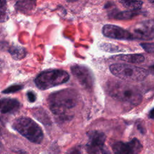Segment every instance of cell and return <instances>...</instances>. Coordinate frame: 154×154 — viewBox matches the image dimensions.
<instances>
[{"instance_id": "6da1fadb", "label": "cell", "mask_w": 154, "mask_h": 154, "mask_svg": "<svg viewBox=\"0 0 154 154\" xmlns=\"http://www.w3.org/2000/svg\"><path fill=\"white\" fill-rule=\"evenodd\" d=\"M106 89L111 97L120 102L138 105L142 100V95L137 88L122 81H109L106 83Z\"/></svg>"}, {"instance_id": "ac0fdd59", "label": "cell", "mask_w": 154, "mask_h": 154, "mask_svg": "<svg viewBox=\"0 0 154 154\" xmlns=\"http://www.w3.org/2000/svg\"><path fill=\"white\" fill-rule=\"evenodd\" d=\"M8 19L7 14L4 7H0V22H4Z\"/></svg>"}, {"instance_id": "3957f363", "label": "cell", "mask_w": 154, "mask_h": 154, "mask_svg": "<svg viewBox=\"0 0 154 154\" xmlns=\"http://www.w3.org/2000/svg\"><path fill=\"white\" fill-rule=\"evenodd\" d=\"M111 72L119 78L129 82H140L147 76L148 71L131 64L116 63L109 66Z\"/></svg>"}, {"instance_id": "7402d4cb", "label": "cell", "mask_w": 154, "mask_h": 154, "mask_svg": "<svg viewBox=\"0 0 154 154\" xmlns=\"http://www.w3.org/2000/svg\"><path fill=\"white\" fill-rule=\"evenodd\" d=\"M101 152H102V154H111V153L109 152V150H108L107 149L105 148L104 147L101 150Z\"/></svg>"}, {"instance_id": "484cf974", "label": "cell", "mask_w": 154, "mask_h": 154, "mask_svg": "<svg viewBox=\"0 0 154 154\" xmlns=\"http://www.w3.org/2000/svg\"><path fill=\"white\" fill-rule=\"evenodd\" d=\"M2 64H3V63H2L1 62V61L0 60V67H2Z\"/></svg>"}, {"instance_id": "52a82bcc", "label": "cell", "mask_w": 154, "mask_h": 154, "mask_svg": "<svg viewBox=\"0 0 154 154\" xmlns=\"http://www.w3.org/2000/svg\"><path fill=\"white\" fill-rule=\"evenodd\" d=\"M112 149L115 154H139L142 145L138 139L134 138L128 143L116 142L112 145Z\"/></svg>"}, {"instance_id": "8fae6325", "label": "cell", "mask_w": 154, "mask_h": 154, "mask_svg": "<svg viewBox=\"0 0 154 154\" xmlns=\"http://www.w3.org/2000/svg\"><path fill=\"white\" fill-rule=\"evenodd\" d=\"M19 102L13 99H0V112L2 113L13 112L19 108Z\"/></svg>"}, {"instance_id": "44dd1931", "label": "cell", "mask_w": 154, "mask_h": 154, "mask_svg": "<svg viewBox=\"0 0 154 154\" xmlns=\"http://www.w3.org/2000/svg\"><path fill=\"white\" fill-rule=\"evenodd\" d=\"M27 96H28V100L31 102H34L36 99V96H35V94L32 91H28L27 93Z\"/></svg>"}, {"instance_id": "ffe728a7", "label": "cell", "mask_w": 154, "mask_h": 154, "mask_svg": "<svg viewBox=\"0 0 154 154\" xmlns=\"http://www.w3.org/2000/svg\"><path fill=\"white\" fill-rule=\"evenodd\" d=\"M80 152V149L79 147H73L70 149L66 154H79Z\"/></svg>"}, {"instance_id": "5b68a950", "label": "cell", "mask_w": 154, "mask_h": 154, "mask_svg": "<svg viewBox=\"0 0 154 154\" xmlns=\"http://www.w3.org/2000/svg\"><path fill=\"white\" fill-rule=\"evenodd\" d=\"M69 79V73L63 70H51L40 73L35 84L40 90H46L66 83Z\"/></svg>"}, {"instance_id": "7c38bea8", "label": "cell", "mask_w": 154, "mask_h": 154, "mask_svg": "<svg viewBox=\"0 0 154 154\" xmlns=\"http://www.w3.org/2000/svg\"><path fill=\"white\" fill-rule=\"evenodd\" d=\"M116 57V59L131 63H140L144 61V57L141 54H126V55H120Z\"/></svg>"}, {"instance_id": "30bf717a", "label": "cell", "mask_w": 154, "mask_h": 154, "mask_svg": "<svg viewBox=\"0 0 154 154\" xmlns=\"http://www.w3.org/2000/svg\"><path fill=\"white\" fill-rule=\"evenodd\" d=\"M103 34L109 38L118 40H133L132 35L129 31L120 26L107 24L103 26Z\"/></svg>"}, {"instance_id": "4316f807", "label": "cell", "mask_w": 154, "mask_h": 154, "mask_svg": "<svg viewBox=\"0 0 154 154\" xmlns=\"http://www.w3.org/2000/svg\"><path fill=\"white\" fill-rule=\"evenodd\" d=\"M1 128H0V134H1Z\"/></svg>"}, {"instance_id": "7a4b0ae2", "label": "cell", "mask_w": 154, "mask_h": 154, "mask_svg": "<svg viewBox=\"0 0 154 154\" xmlns=\"http://www.w3.org/2000/svg\"><path fill=\"white\" fill-rule=\"evenodd\" d=\"M79 94L72 89H66L54 93L49 97V105L52 112L63 115L74 108L79 102Z\"/></svg>"}, {"instance_id": "603a6c76", "label": "cell", "mask_w": 154, "mask_h": 154, "mask_svg": "<svg viewBox=\"0 0 154 154\" xmlns=\"http://www.w3.org/2000/svg\"><path fill=\"white\" fill-rule=\"evenodd\" d=\"M149 117L150 119L154 120V108H152V109L150 110V111L149 112Z\"/></svg>"}, {"instance_id": "ba28073f", "label": "cell", "mask_w": 154, "mask_h": 154, "mask_svg": "<svg viewBox=\"0 0 154 154\" xmlns=\"http://www.w3.org/2000/svg\"><path fill=\"white\" fill-rule=\"evenodd\" d=\"M89 143L87 145V150L90 154H99L104 146L105 135L99 131H93L89 133Z\"/></svg>"}, {"instance_id": "d4e9b609", "label": "cell", "mask_w": 154, "mask_h": 154, "mask_svg": "<svg viewBox=\"0 0 154 154\" xmlns=\"http://www.w3.org/2000/svg\"><path fill=\"white\" fill-rule=\"evenodd\" d=\"M150 69H152L153 70V71L154 72V65H153V66H152L150 67Z\"/></svg>"}, {"instance_id": "2e32d148", "label": "cell", "mask_w": 154, "mask_h": 154, "mask_svg": "<svg viewBox=\"0 0 154 154\" xmlns=\"http://www.w3.org/2000/svg\"><path fill=\"white\" fill-rule=\"evenodd\" d=\"M35 2L33 1H19L16 4V8L22 11H26L30 10L34 7Z\"/></svg>"}, {"instance_id": "5bb4252c", "label": "cell", "mask_w": 154, "mask_h": 154, "mask_svg": "<svg viewBox=\"0 0 154 154\" xmlns=\"http://www.w3.org/2000/svg\"><path fill=\"white\" fill-rule=\"evenodd\" d=\"M138 10H126L121 11L114 14L113 17L119 20H127L132 19V17L138 15L140 12Z\"/></svg>"}, {"instance_id": "cb8c5ba5", "label": "cell", "mask_w": 154, "mask_h": 154, "mask_svg": "<svg viewBox=\"0 0 154 154\" xmlns=\"http://www.w3.org/2000/svg\"><path fill=\"white\" fill-rule=\"evenodd\" d=\"M5 2L4 1H0V7H4Z\"/></svg>"}, {"instance_id": "4fadbf2b", "label": "cell", "mask_w": 154, "mask_h": 154, "mask_svg": "<svg viewBox=\"0 0 154 154\" xmlns=\"http://www.w3.org/2000/svg\"><path fill=\"white\" fill-rule=\"evenodd\" d=\"M9 52L11 57L16 60L23 59L26 55V51L25 49L17 46H11L9 49Z\"/></svg>"}, {"instance_id": "d6986e66", "label": "cell", "mask_w": 154, "mask_h": 154, "mask_svg": "<svg viewBox=\"0 0 154 154\" xmlns=\"http://www.w3.org/2000/svg\"><path fill=\"white\" fill-rule=\"evenodd\" d=\"M143 48L147 52L154 51V43H145L141 44Z\"/></svg>"}, {"instance_id": "8992f818", "label": "cell", "mask_w": 154, "mask_h": 154, "mask_svg": "<svg viewBox=\"0 0 154 154\" xmlns=\"http://www.w3.org/2000/svg\"><path fill=\"white\" fill-rule=\"evenodd\" d=\"M133 40H150L154 38V20H148L136 23L129 31Z\"/></svg>"}, {"instance_id": "9c48e42d", "label": "cell", "mask_w": 154, "mask_h": 154, "mask_svg": "<svg viewBox=\"0 0 154 154\" xmlns=\"http://www.w3.org/2000/svg\"><path fill=\"white\" fill-rule=\"evenodd\" d=\"M71 70L82 86L87 88L93 86V77L88 68L82 66H74L72 67Z\"/></svg>"}, {"instance_id": "9a60e30c", "label": "cell", "mask_w": 154, "mask_h": 154, "mask_svg": "<svg viewBox=\"0 0 154 154\" xmlns=\"http://www.w3.org/2000/svg\"><path fill=\"white\" fill-rule=\"evenodd\" d=\"M120 3H121L123 7H125L126 8L129 9V10H139L141 7L142 6L143 2L142 1H119Z\"/></svg>"}, {"instance_id": "277c9868", "label": "cell", "mask_w": 154, "mask_h": 154, "mask_svg": "<svg viewBox=\"0 0 154 154\" xmlns=\"http://www.w3.org/2000/svg\"><path fill=\"white\" fill-rule=\"evenodd\" d=\"M13 126L19 133L32 143H40L43 140V134L41 128L28 117H23L16 119Z\"/></svg>"}, {"instance_id": "e0dca14e", "label": "cell", "mask_w": 154, "mask_h": 154, "mask_svg": "<svg viewBox=\"0 0 154 154\" xmlns=\"http://www.w3.org/2000/svg\"><path fill=\"white\" fill-rule=\"evenodd\" d=\"M22 86H20L19 85H13V86L9 87L7 89H5L3 91V93H10L15 92V91L20 90V89H22Z\"/></svg>"}]
</instances>
